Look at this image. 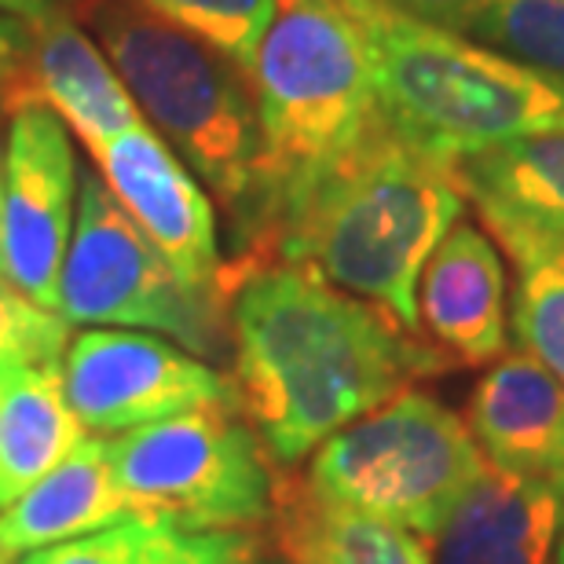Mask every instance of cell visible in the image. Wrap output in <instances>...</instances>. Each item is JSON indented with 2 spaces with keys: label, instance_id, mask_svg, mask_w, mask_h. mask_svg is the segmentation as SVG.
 I'll list each match as a JSON object with an SVG mask.
<instances>
[{
  "label": "cell",
  "instance_id": "obj_1",
  "mask_svg": "<svg viewBox=\"0 0 564 564\" xmlns=\"http://www.w3.org/2000/svg\"><path fill=\"white\" fill-rule=\"evenodd\" d=\"M231 397L279 469L436 375L444 356L378 304L297 264L250 268L231 297Z\"/></svg>",
  "mask_w": 564,
  "mask_h": 564
},
{
  "label": "cell",
  "instance_id": "obj_2",
  "mask_svg": "<svg viewBox=\"0 0 564 564\" xmlns=\"http://www.w3.org/2000/svg\"><path fill=\"white\" fill-rule=\"evenodd\" d=\"M462 209L455 165L422 151L386 118L282 202L261 239L228 264L231 282L239 286L261 264H297L419 334L422 268Z\"/></svg>",
  "mask_w": 564,
  "mask_h": 564
},
{
  "label": "cell",
  "instance_id": "obj_3",
  "mask_svg": "<svg viewBox=\"0 0 564 564\" xmlns=\"http://www.w3.org/2000/svg\"><path fill=\"white\" fill-rule=\"evenodd\" d=\"M392 129L455 165L517 140L564 137V74L433 26L381 0H345Z\"/></svg>",
  "mask_w": 564,
  "mask_h": 564
},
{
  "label": "cell",
  "instance_id": "obj_4",
  "mask_svg": "<svg viewBox=\"0 0 564 564\" xmlns=\"http://www.w3.org/2000/svg\"><path fill=\"white\" fill-rule=\"evenodd\" d=\"M261 169L239 220L242 253L301 184L386 121L367 37L345 0H279L253 74Z\"/></svg>",
  "mask_w": 564,
  "mask_h": 564
},
{
  "label": "cell",
  "instance_id": "obj_5",
  "mask_svg": "<svg viewBox=\"0 0 564 564\" xmlns=\"http://www.w3.org/2000/svg\"><path fill=\"white\" fill-rule=\"evenodd\" d=\"M70 8L93 26L96 44L151 129L184 158L191 173L206 180L239 224L261 169V121L250 74L143 11L137 0H70Z\"/></svg>",
  "mask_w": 564,
  "mask_h": 564
},
{
  "label": "cell",
  "instance_id": "obj_6",
  "mask_svg": "<svg viewBox=\"0 0 564 564\" xmlns=\"http://www.w3.org/2000/svg\"><path fill=\"white\" fill-rule=\"evenodd\" d=\"M484 469L469 425L408 386L315 447L304 480L326 502L436 539Z\"/></svg>",
  "mask_w": 564,
  "mask_h": 564
},
{
  "label": "cell",
  "instance_id": "obj_7",
  "mask_svg": "<svg viewBox=\"0 0 564 564\" xmlns=\"http://www.w3.org/2000/svg\"><path fill=\"white\" fill-rule=\"evenodd\" d=\"M70 326H118L169 337L191 356L220 359L231 345V304L180 279L121 209L99 173H82L77 217L59 275Z\"/></svg>",
  "mask_w": 564,
  "mask_h": 564
},
{
  "label": "cell",
  "instance_id": "obj_8",
  "mask_svg": "<svg viewBox=\"0 0 564 564\" xmlns=\"http://www.w3.org/2000/svg\"><path fill=\"white\" fill-rule=\"evenodd\" d=\"M110 440V469L132 513L180 528L268 524L279 466L235 403L184 411Z\"/></svg>",
  "mask_w": 564,
  "mask_h": 564
},
{
  "label": "cell",
  "instance_id": "obj_9",
  "mask_svg": "<svg viewBox=\"0 0 564 564\" xmlns=\"http://www.w3.org/2000/svg\"><path fill=\"white\" fill-rule=\"evenodd\" d=\"M59 375L77 422L96 436L235 403L231 378L147 330H82L66 345Z\"/></svg>",
  "mask_w": 564,
  "mask_h": 564
},
{
  "label": "cell",
  "instance_id": "obj_10",
  "mask_svg": "<svg viewBox=\"0 0 564 564\" xmlns=\"http://www.w3.org/2000/svg\"><path fill=\"white\" fill-rule=\"evenodd\" d=\"M77 154L55 110H8L0 246L8 282L41 308L59 312V275L77 217Z\"/></svg>",
  "mask_w": 564,
  "mask_h": 564
},
{
  "label": "cell",
  "instance_id": "obj_11",
  "mask_svg": "<svg viewBox=\"0 0 564 564\" xmlns=\"http://www.w3.org/2000/svg\"><path fill=\"white\" fill-rule=\"evenodd\" d=\"M96 173L115 191L121 209L154 242L169 268L195 290L217 293L220 301L235 297L231 268L220 257L217 213L191 169L180 162L151 126L121 132L118 140L99 147Z\"/></svg>",
  "mask_w": 564,
  "mask_h": 564
},
{
  "label": "cell",
  "instance_id": "obj_12",
  "mask_svg": "<svg viewBox=\"0 0 564 564\" xmlns=\"http://www.w3.org/2000/svg\"><path fill=\"white\" fill-rule=\"evenodd\" d=\"M22 104L55 110L63 126L88 147V154L143 126L126 82L110 66L107 52L82 30L70 0L26 19V55L19 74L0 88L4 115Z\"/></svg>",
  "mask_w": 564,
  "mask_h": 564
},
{
  "label": "cell",
  "instance_id": "obj_13",
  "mask_svg": "<svg viewBox=\"0 0 564 564\" xmlns=\"http://www.w3.org/2000/svg\"><path fill=\"white\" fill-rule=\"evenodd\" d=\"M419 337L440 356L477 367L506 352V268L495 242L458 220L419 279Z\"/></svg>",
  "mask_w": 564,
  "mask_h": 564
},
{
  "label": "cell",
  "instance_id": "obj_14",
  "mask_svg": "<svg viewBox=\"0 0 564 564\" xmlns=\"http://www.w3.org/2000/svg\"><path fill=\"white\" fill-rule=\"evenodd\" d=\"M564 532V477L484 469L440 528L436 564H554Z\"/></svg>",
  "mask_w": 564,
  "mask_h": 564
},
{
  "label": "cell",
  "instance_id": "obj_15",
  "mask_svg": "<svg viewBox=\"0 0 564 564\" xmlns=\"http://www.w3.org/2000/svg\"><path fill=\"white\" fill-rule=\"evenodd\" d=\"M484 462L513 477H564V386L532 352L499 356L469 397Z\"/></svg>",
  "mask_w": 564,
  "mask_h": 564
},
{
  "label": "cell",
  "instance_id": "obj_16",
  "mask_svg": "<svg viewBox=\"0 0 564 564\" xmlns=\"http://www.w3.org/2000/svg\"><path fill=\"white\" fill-rule=\"evenodd\" d=\"M132 506L121 495L110 469V440L85 436L59 466L30 484L15 502L0 510V550L22 557L66 539H82L129 517Z\"/></svg>",
  "mask_w": 564,
  "mask_h": 564
},
{
  "label": "cell",
  "instance_id": "obj_17",
  "mask_svg": "<svg viewBox=\"0 0 564 564\" xmlns=\"http://www.w3.org/2000/svg\"><path fill=\"white\" fill-rule=\"evenodd\" d=\"M272 539L286 564H433L429 543L400 524L319 499L308 480L275 473Z\"/></svg>",
  "mask_w": 564,
  "mask_h": 564
},
{
  "label": "cell",
  "instance_id": "obj_18",
  "mask_svg": "<svg viewBox=\"0 0 564 564\" xmlns=\"http://www.w3.org/2000/svg\"><path fill=\"white\" fill-rule=\"evenodd\" d=\"M85 440L59 364H0V510Z\"/></svg>",
  "mask_w": 564,
  "mask_h": 564
},
{
  "label": "cell",
  "instance_id": "obj_19",
  "mask_svg": "<svg viewBox=\"0 0 564 564\" xmlns=\"http://www.w3.org/2000/svg\"><path fill=\"white\" fill-rule=\"evenodd\" d=\"M462 195L480 220L564 235V137L517 140L455 162Z\"/></svg>",
  "mask_w": 564,
  "mask_h": 564
},
{
  "label": "cell",
  "instance_id": "obj_20",
  "mask_svg": "<svg viewBox=\"0 0 564 564\" xmlns=\"http://www.w3.org/2000/svg\"><path fill=\"white\" fill-rule=\"evenodd\" d=\"M517 268L513 334L564 386V235L495 224L488 228Z\"/></svg>",
  "mask_w": 564,
  "mask_h": 564
},
{
  "label": "cell",
  "instance_id": "obj_21",
  "mask_svg": "<svg viewBox=\"0 0 564 564\" xmlns=\"http://www.w3.org/2000/svg\"><path fill=\"white\" fill-rule=\"evenodd\" d=\"M462 37L564 74V0H480Z\"/></svg>",
  "mask_w": 564,
  "mask_h": 564
},
{
  "label": "cell",
  "instance_id": "obj_22",
  "mask_svg": "<svg viewBox=\"0 0 564 564\" xmlns=\"http://www.w3.org/2000/svg\"><path fill=\"white\" fill-rule=\"evenodd\" d=\"M137 4L169 26L209 44L239 70L253 74L257 52L275 19L279 0H137Z\"/></svg>",
  "mask_w": 564,
  "mask_h": 564
},
{
  "label": "cell",
  "instance_id": "obj_23",
  "mask_svg": "<svg viewBox=\"0 0 564 564\" xmlns=\"http://www.w3.org/2000/svg\"><path fill=\"white\" fill-rule=\"evenodd\" d=\"M137 564H268L257 528H180L154 517Z\"/></svg>",
  "mask_w": 564,
  "mask_h": 564
},
{
  "label": "cell",
  "instance_id": "obj_24",
  "mask_svg": "<svg viewBox=\"0 0 564 564\" xmlns=\"http://www.w3.org/2000/svg\"><path fill=\"white\" fill-rule=\"evenodd\" d=\"M70 323L0 282V364H63Z\"/></svg>",
  "mask_w": 564,
  "mask_h": 564
},
{
  "label": "cell",
  "instance_id": "obj_25",
  "mask_svg": "<svg viewBox=\"0 0 564 564\" xmlns=\"http://www.w3.org/2000/svg\"><path fill=\"white\" fill-rule=\"evenodd\" d=\"M151 521L154 517L147 513H129L118 524H107L82 539H66V543L30 550L15 564H137L143 539L151 532Z\"/></svg>",
  "mask_w": 564,
  "mask_h": 564
},
{
  "label": "cell",
  "instance_id": "obj_26",
  "mask_svg": "<svg viewBox=\"0 0 564 564\" xmlns=\"http://www.w3.org/2000/svg\"><path fill=\"white\" fill-rule=\"evenodd\" d=\"M381 4L397 8L403 15H414L422 22H433V26L462 33V26H466V19L473 15V8H477L480 0H381Z\"/></svg>",
  "mask_w": 564,
  "mask_h": 564
},
{
  "label": "cell",
  "instance_id": "obj_27",
  "mask_svg": "<svg viewBox=\"0 0 564 564\" xmlns=\"http://www.w3.org/2000/svg\"><path fill=\"white\" fill-rule=\"evenodd\" d=\"M22 55H26V19L0 11V88L19 74Z\"/></svg>",
  "mask_w": 564,
  "mask_h": 564
},
{
  "label": "cell",
  "instance_id": "obj_28",
  "mask_svg": "<svg viewBox=\"0 0 564 564\" xmlns=\"http://www.w3.org/2000/svg\"><path fill=\"white\" fill-rule=\"evenodd\" d=\"M52 4H59V0H0V11L15 19H33L41 11H48Z\"/></svg>",
  "mask_w": 564,
  "mask_h": 564
},
{
  "label": "cell",
  "instance_id": "obj_29",
  "mask_svg": "<svg viewBox=\"0 0 564 564\" xmlns=\"http://www.w3.org/2000/svg\"><path fill=\"white\" fill-rule=\"evenodd\" d=\"M0 187H4V140H0ZM0 282H4V286H11L8 272H4V246H0Z\"/></svg>",
  "mask_w": 564,
  "mask_h": 564
},
{
  "label": "cell",
  "instance_id": "obj_30",
  "mask_svg": "<svg viewBox=\"0 0 564 564\" xmlns=\"http://www.w3.org/2000/svg\"><path fill=\"white\" fill-rule=\"evenodd\" d=\"M554 564H564V532H561V543H557V554H554Z\"/></svg>",
  "mask_w": 564,
  "mask_h": 564
},
{
  "label": "cell",
  "instance_id": "obj_31",
  "mask_svg": "<svg viewBox=\"0 0 564 564\" xmlns=\"http://www.w3.org/2000/svg\"><path fill=\"white\" fill-rule=\"evenodd\" d=\"M0 564H11V554H4V550H0Z\"/></svg>",
  "mask_w": 564,
  "mask_h": 564
},
{
  "label": "cell",
  "instance_id": "obj_32",
  "mask_svg": "<svg viewBox=\"0 0 564 564\" xmlns=\"http://www.w3.org/2000/svg\"><path fill=\"white\" fill-rule=\"evenodd\" d=\"M0 115H4V107H0Z\"/></svg>",
  "mask_w": 564,
  "mask_h": 564
}]
</instances>
